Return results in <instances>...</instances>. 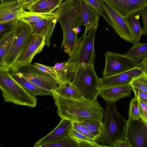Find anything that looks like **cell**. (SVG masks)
<instances>
[{
    "label": "cell",
    "mask_w": 147,
    "mask_h": 147,
    "mask_svg": "<svg viewBox=\"0 0 147 147\" xmlns=\"http://www.w3.org/2000/svg\"><path fill=\"white\" fill-rule=\"evenodd\" d=\"M45 45L43 37L39 35H33L28 46L18 57L14 65L9 69L14 70L31 64L34 56L42 51Z\"/></svg>",
    "instance_id": "7c38bea8"
},
{
    "label": "cell",
    "mask_w": 147,
    "mask_h": 147,
    "mask_svg": "<svg viewBox=\"0 0 147 147\" xmlns=\"http://www.w3.org/2000/svg\"><path fill=\"white\" fill-rule=\"evenodd\" d=\"M77 66V63L74 55L70 57L67 62L55 63L54 67L59 85H65L71 82Z\"/></svg>",
    "instance_id": "9a60e30c"
},
{
    "label": "cell",
    "mask_w": 147,
    "mask_h": 147,
    "mask_svg": "<svg viewBox=\"0 0 147 147\" xmlns=\"http://www.w3.org/2000/svg\"><path fill=\"white\" fill-rule=\"evenodd\" d=\"M97 29L92 27L88 33L84 32L81 40L74 55L77 63V66H84L94 64L96 54L94 50V41Z\"/></svg>",
    "instance_id": "9c48e42d"
},
{
    "label": "cell",
    "mask_w": 147,
    "mask_h": 147,
    "mask_svg": "<svg viewBox=\"0 0 147 147\" xmlns=\"http://www.w3.org/2000/svg\"><path fill=\"white\" fill-rule=\"evenodd\" d=\"M130 84L132 86L147 93V73L144 71L134 77L130 82Z\"/></svg>",
    "instance_id": "f1b7e54d"
},
{
    "label": "cell",
    "mask_w": 147,
    "mask_h": 147,
    "mask_svg": "<svg viewBox=\"0 0 147 147\" xmlns=\"http://www.w3.org/2000/svg\"><path fill=\"white\" fill-rule=\"evenodd\" d=\"M0 88L5 102L32 108L37 105L36 96L26 90L14 80L9 69L0 66Z\"/></svg>",
    "instance_id": "277c9868"
},
{
    "label": "cell",
    "mask_w": 147,
    "mask_h": 147,
    "mask_svg": "<svg viewBox=\"0 0 147 147\" xmlns=\"http://www.w3.org/2000/svg\"><path fill=\"white\" fill-rule=\"evenodd\" d=\"M112 147H133L128 139L124 137L122 139L117 141L111 146Z\"/></svg>",
    "instance_id": "60d3db41"
},
{
    "label": "cell",
    "mask_w": 147,
    "mask_h": 147,
    "mask_svg": "<svg viewBox=\"0 0 147 147\" xmlns=\"http://www.w3.org/2000/svg\"><path fill=\"white\" fill-rule=\"evenodd\" d=\"M73 129L85 136L95 141L96 138L93 135L84 125L81 123L73 122Z\"/></svg>",
    "instance_id": "836d02e7"
},
{
    "label": "cell",
    "mask_w": 147,
    "mask_h": 147,
    "mask_svg": "<svg viewBox=\"0 0 147 147\" xmlns=\"http://www.w3.org/2000/svg\"><path fill=\"white\" fill-rule=\"evenodd\" d=\"M138 66L129 70L100 78L101 88L123 85L130 83L132 79L144 72Z\"/></svg>",
    "instance_id": "5bb4252c"
},
{
    "label": "cell",
    "mask_w": 147,
    "mask_h": 147,
    "mask_svg": "<svg viewBox=\"0 0 147 147\" xmlns=\"http://www.w3.org/2000/svg\"><path fill=\"white\" fill-rule=\"evenodd\" d=\"M85 0L97 11L100 16L106 21L109 26H111L110 22L104 14L102 7L100 3L99 0Z\"/></svg>",
    "instance_id": "e575fe53"
},
{
    "label": "cell",
    "mask_w": 147,
    "mask_h": 147,
    "mask_svg": "<svg viewBox=\"0 0 147 147\" xmlns=\"http://www.w3.org/2000/svg\"><path fill=\"white\" fill-rule=\"evenodd\" d=\"M17 19L0 23V38L15 28Z\"/></svg>",
    "instance_id": "1f68e13d"
},
{
    "label": "cell",
    "mask_w": 147,
    "mask_h": 147,
    "mask_svg": "<svg viewBox=\"0 0 147 147\" xmlns=\"http://www.w3.org/2000/svg\"><path fill=\"white\" fill-rule=\"evenodd\" d=\"M132 87V90L134 93L135 96L139 97L142 101L147 105V93L134 87Z\"/></svg>",
    "instance_id": "f35d334b"
},
{
    "label": "cell",
    "mask_w": 147,
    "mask_h": 147,
    "mask_svg": "<svg viewBox=\"0 0 147 147\" xmlns=\"http://www.w3.org/2000/svg\"><path fill=\"white\" fill-rule=\"evenodd\" d=\"M105 65L102 72L105 77L118 74L133 69L138 63L124 54L107 51L105 54Z\"/></svg>",
    "instance_id": "ba28073f"
},
{
    "label": "cell",
    "mask_w": 147,
    "mask_h": 147,
    "mask_svg": "<svg viewBox=\"0 0 147 147\" xmlns=\"http://www.w3.org/2000/svg\"><path fill=\"white\" fill-rule=\"evenodd\" d=\"M12 78L26 90L36 95H51V92L40 88L26 80L19 72L9 69Z\"/></svg>",
    "instance_id": "44dd1931"
},
{
    "label": "cell",
    "mask_w": 147,
    "mask_h": 147,
    "mask_svg": "<svg viewBox=\"0 0 147 147\" xmlns=\"http://www.w3.org/2000/svg\"><path fill=\"white\" fill-rule=\"evenodd\" d=\"M71 83L84 98L90 100L97 99L101 88L94 64L77 66Z\"/></svg>",
    "instance_id": "5b68a950"
},
{
    "label": "cell",
    "mask_w": 147,
    "mask_h": 147,
    "mask_svg": "<svg viewBox=\"0 0 147 147\" xmlns=\"http://www.w3.org/2000/svg\"><path fill=\"white\" fill-rule=\"evenodd\" d=\"M33 35L32 28L30 24L17 19L13 43L3 65L0 67L7 69L11 68L18 57L28 45Z\"/></svg>",
    "instance_id": "8992f818"
},
{
    "label": "cell",
    "mask_w": 147,
    "mask_h": 147,
    "mask_svg": "<svg viewBox=\"0 0 147 147\" xmlns=\"http://www.w3.org/2000/svg\"><path fill=\"white\" fill-rule=\"evenodd\" d=\"M138 13L141 16L142 20L143 34L147 36V6L139 11Z\"/></svg>",
    "instance_id": "74e56055"
},
{
    "label": "cell",
    "mask_w": 147,
    "mask_h": 147,
    "mask_svg": "<svg viewBox=\"0 0 147 147\" xmlns=\"http://www.w3.org/2000/svg\"><path fill=\"white\" fill-rule=\"evenodd\" d=\"M139 17L140 14L137 12L132 14L128 18L131 27L135 36V43L140 42L141 36L143 33V30L139 23Z\"/></svg>",
    "instance_id": "83f0119b"
},
{
    "label": "cell",
    "mask_w": 147,
    "mask_h": 147,
    "mask_svg": "<svg viewBox=\"0 0 147 147\" xmlns=\"http://www.w3.org/2000/svg\"><path fill=\"white\" fill-rule=\"evenodd\" d=\"M115 103L107 102L104 115L105 121L103 129L95 140L99 144L111 147L124 137L127 124V121L119 113Z\"/></svg>",
    "instance_id": "3957f363"
},
{
    "label": "cell",
    "mask_w": 147,
    "mask_h": 147,
    "mask_svg": "<svg viewBox=\"0 0 147 147\" xmlns=\"http://www.w3.org/2000/svg\"><path fill=\"white\" fill-rule=\"evenodd\" d=\"M79 123L85 126L96 139L101 134L103 128L102 122L88 121Z\"/></svg>",
    "instance_id": "f546056e"
},
{
    "label": "cell",
    "mask_w": 147,
    "mask_h": 147,
    "mask_svg": "<svg viewBox=\"0 0 147 147\" xmlns=\"http://www.w3.org/2000/svg\"><path fill=\"white\" fill-rule=\"evenodd\" d=\"M80 4L85 32H87L92 27L97 29L100 16L98 13L85 0H78Z\"/></svg>",
    "instance_id": "d6986e66"
},
{
    "label": "cell",
    "mask_w": 147,
    "mask_h": 147,
    "mask_svg": "<svg viewBox=\"0 0 147 147\" xmlns=\"http://www.w3.org/2000/svg\"><path fill=\"white\" fill-rule=\"evenodd\" d=\"M138 98L140 118L147 124V105Z\"/></svg>",
    "instance_id": "d590c367"
},
{
    "label": "cell",
    "mask_w": 147,
    "mask_h": 147,
    "mask_svg": "<svg viewBox=\"0 0 147 147\" xmlns=\"http://www.w3.org/2000/svg\"><path fill=\"white\" fill-rule=\"evenodd\" d=\"M124 137L133 147H147V124L141 118L136 120L129 118Z\"/></svg>",
    "instance_id": "8fae6325"
},
{
    "label": "cell",
    "mask_w": 147,
    "mask_h": 147,
    "mask_svg": "<svg viewBox=\"0 0 147 147\" xmlns=\"http://www.w3.org/2000/svg\"><path fill=\"white\" fill-rule=\"evenodd\" d=\"M51 92L57 114L61 119L78 123L103 122L105 110L97 99L68 98L59 94L54 90Z\"/></svg>",
    "instance_id": "7a4b0ae2"
},
{
    "label": "cell",
    "mask_w": 147,
    "mask_h": 147,
    "mask_svg": "<svg viewBox=\"0 0 147 147\" xmlns=\"http://www.w3.org/2000/svg\"><path fill=\"white\" fill-rule=\"evenodd\" d=\"M70 134L73 138L77 141H94L74 129H73L71 131Z\"/></svg>",
    "instance_id": "ab89813d"
},
{
    "label": "cell",
    "mask_w": 147,
    "mask_h": 147,
    "mask_svg": "<svg viewBox=\"0 0 147 147\" xmlns=\"http://www.w3.org/2000/svg\"><path fill=\"white\" fill-rule=\"evenodd\" d=\"M57 18L55 12L49 13H39L26 11L24 10L17 17L18 19L28 23L35 22L43 19Z\"/></svg>",
    "instance_id": "603a6c76"
},
{
    "label": "cell",
    "mask_w": 147,
    "mask_h": 147,
    "mask_svg": "<svg viewBox=\"0 0 147 147\" xmlns=\"http://www.w3.org/2000/svg\"><path fill=\"white\" fill-rule=\"evenodd\" d=\"M63 32V39L60 49L69 56L74 55L82 39L77 33L79 28L84 25L78 0H65L62 2L54 11Z\"/></svg>",
    "instance_id": "6da1fadb"
},
{
    "label": "cell",
    "mask_w": 147,
    "mask_h": 147,
    "mask_svg": "<svg viewBox=\"0 0 147 147\" xmlns=\"http://www.w3.org/2000/svg\"><path fill=\"white\" fill-rule=\"evenodd\" d=\"M12 70L17 71L28 81L40 88L51 92L59 85L58 82L54 77L40 71L31 63Z\"/></svg>",
    "instance_id": "30bf717a"
},
{
    "label": "cell",
    "mask_w": 147,
    "mask_h": 147,
    "mask_svg": "<svg viewBox=\"0 0 147 147\" xmlns=\"http://www.w3.org/2000/svg\"><path fill=\"white\" fill-rule=\"evenodd\" d=\"M40 0H18L20 5L23 9H28L34 3Z\"/></svg>",
    "instance_id": "b9f144b4"
},
{
    "label": "cell",
    "mask_w": 147,
    "mask_h": 147,
    "mask_svg": "<svg viewBox=\"0 0 147 147\" xmlns=\"http://www.w3.org/2000/svg\"><path fill=\"white\" fill-rule=\"evenodd\" d=\"M15 28L0 38V66L3 65L6 56L12 45L14 37Z\"/></svg>",
    "instance_id": "d4e9b609"
},
{
    "label": "cell",
    "mask_w": 147,
    "mask_h": 147,
    "mask_svg": "<svg viewBox=\"0 0 147 147\" xmlns=\"http://www.w3.org/2000/svg\"><path fill=\"white\" fill-rule=\"evenodd\" d=\"M123 17L128 18L147 6V0H101Z\"/></svg>",
    "instance_id": "4fadbf2b"
},
{
    "label": "cell",
    "mask_w": 147,
    "mask_h": 147,
    "mask_svg": "<svg viewBox=\"0 0 147 147\" xmlns=\"http://www.w3.org/2000/svg\"><path fill=\"white\" fill-rule=\"evenodd\" d=\"M73 129L72 122L66 119H61L58 125L53 130L37 142L34 146L38 147L42 144L63 138L70 134Z\"/></svg>",
    "instance_id": "2e32d148"
},
{
    "label": "cell",
    "mask_w": 147,
    "mask_h": 147,
    "mask_svg": "<svg viewBox=\"0 0 147 147\" xmlns=\"http://www.w3.org/2000/svg\"><path fill=\"white\" fill-rule=\"evenodd\" d=\"M104 14L115 32L126 42L135 43V37L128 18L122 16L114 9L101 0H99Z\"/></svg>",
    "instance_id": "52a82bcc"
},
{
    "label": "cell",
    "mask_w": 147,
    "mask_h": 147,
    "mask_svg": "<svg viewBox=\"0 0 147 147\" xmlns=\"http://www.w3.org/2000/svg\"><path fill=\"white\" fill-rule=\"evenodd\" d=\"M132 87L130 83L119 86L101 88L99 95L107 102H115L119 100L130 97Z\"/></svg>",
    "instance_id": "e0dca14e"
},
{
    "label": "cell",
    "mask_w": 147,
    "mask_h": 147,
    "mask_svg": "<svg viewBox=\"0 0 147 147\" xmlns=\"http://www.w3.org/2000/svg\"><path fill=\"white\" fill-rule=\"evenodd\" d=\"M24 10L18 0H12L0 4V23L17 19Z\"/></svg>",
    "instance_id": "ffe728a7"
},
{
    "label": "cell",
    "mask_w": 147,
    "mask_h": 147,
    "mask_svg": "<svg viewBox=\"0 0 147 147\" xmlns=\"http://www.w3.org/2000/svg\"><path fill=\"white\" fill-rule=\"evenodd\" d=\"M63 0H40L28 10L29 11L39 13L53 12Z\"/></svg>",
    "instance_id": "7402d4cb"
},
{
    "label": "cell",
    "mask_w": 147,
    "mask_h": 147,
    "mask_svg": "<svg viewBox=\"0 0 147 147\" xmlns=\"http://www.w3.org/2000/svg\"><path fill=\"white\" fill-rule=\"evenodd\" d=\"M124 54L138 63L140 60L147 57V43H135Z\"/></svg>",
    "instance_id": "cb8c5ba5"
},
{
    "label": "cell",
    "mask_w": 147,
    "mask_h": 147,
    "mask_svg": "<svg viewBox=\"0 0 147 147\" xmlns=\"http://www.w3.org/2000/svg\"><path fill=\"white\" fill-rule=\"evenodd\" d=\"M54 90L57 93L65 97L75 99L84 98L71 82L65 85H59Z\"/></svg>",
    "instance_id": "484cf974"
},
{
    "label": "cell",
    "mask_w": 147,
    "mask_h": 147,
    "mask_svg": "<svg viewBox=\"0 0 147 147\" xmlns=\"http://www.w3.org/2000/svg\"><path fill=\"white\" fill-rule=\"evenodd\" d=\"M129 118L135 120L140 118L139 108V98L135 96L131 100L129 109Z\"/></svg>",
    "instance_id": "4dcf8cb0"
},
{
    "label": "cell",
    "mask_w": 147,
    "mask_h": 147,
    "mask_svg": "<svg viewBox=\"0 0 147 147\" xmlns=\"http://www.w3.org/2000/svg\"><path fill=\"white\" fill-rule=\"evenodd\" d=\"M33 64L36 68L40 71L53 76L57 81L59 84L58 78L54 66H49L35 63H34Z\"/></svg>",
    "instance_id": "d6a6232c"
},
{
    "label": "cell",
    "mask_w": 147,
    "mask_h": 147,
    "mask_svg": "<svg viewBox=\"0 0 147 147\" xmlns=\"http://www.w3.org/2000/svg\"><path fill=\"white\" fill-rule=\"evenodd\" d=\"M38 147H79L78 141L70 134L61 139L40 145Z\"/></svg>",
    "instance_id": "4316f807"
},
{
    "label": "cell",
    "mask_w": 147,
    "mask_h": 147,
    "mask_svg": "<svg viewBox=\"0 0 147 147\" xmlns=\"http://www.w3.org/2000/svg\"><path fill=\"white\" fill-rule=\"evenodd\" d=\"M57 18L43 19L35 22L29 24L31 26L33 34L39 35L43 37L48 47L51 45V40Z\"/></svg>",
    "instance_id": "ac0fdd59"
},
{
    "label": "cell",
    "mask_w": 147,
    "mask_h": 147,
    "mask_svg": "<svg viewBox=\"0 0 147 147\" xmlns=\"http://www.w3.org/2000/svg\"><path fill=\"white\" fill-rule=\"evenodd\" d=\"M79 147H111L110 146L100 144L95 141L78 140Z\"/></svg>",
    "instance_id": "8d00e7d4"
},
{
    "label": "cell",
    "mask_w": 147,
    "mask_h": 147,
    "mask_svg": "<svg viewBox=\"0 0 147 147\" xmlns=\"http://www.w3.org/2000/svg\"><path fill=\"white\" fill-rule=\"evenodd\" d=\"M138 66L141 67L147 73V57L142 60Z\"/></svg>",
    "instance_id": "7bdbcfd3"
},
{
    "label": "cell",
    "mask_w": 147,
    "mask_h": 147,
    "mask_svg": "<svg viewBox=\"0 0 147 147\" xmlns=\"http://www.w3.org/2000/svg\"><path fill=\"white\" fill-rule=\"evenodd\" d=\"M12 0H0L1 3H4Z\"/></svg>",
    "instance_id": "ee69618b"
}]
</instances>
